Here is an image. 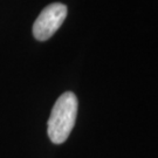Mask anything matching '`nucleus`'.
Instances as JSON below:
<instances>
[{
	"instance_id": "f257e3e1",
	"label": "nucleus",
	"mask_w": 158,
	"mask_h": 158,
	"mask_svg": "<svg viewBox=\"0 0 158 158\" xmlns=\"http://www.w3.org/2000/svg\"><path fill=\"white\" fill-rule=\"evenodd\" d=\"M77 97L67 91L56 100L48 119V136L54 144H62L67 141L76 121Z\"/></svg>"
},
{
	"instance_id": "f03ea898",
	"label": "nucleus",
	"mask_w": 158,
	"mask_h": 158,
	"mask_svg": "<svg viewBox=\"0 0 158 158\" xmlns=\"http://www.w3.org/2000/svg\"><path fill=\"white\" fill-rule=\"evenodd\" d=\"M67 6L55 2L45 7L33 25V35L39 41H46L61 27L67 17Z\"/></svg>"
}]
</instances>
